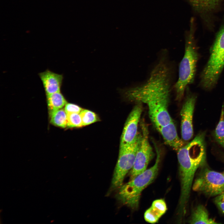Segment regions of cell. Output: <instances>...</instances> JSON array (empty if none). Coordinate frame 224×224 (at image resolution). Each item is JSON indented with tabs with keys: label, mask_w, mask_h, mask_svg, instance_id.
I'll return each mask as SVG.
<instances>
[{
	"label": "cell",
	"mask_w": 224,
	"mask_h": 224,
	"mask_svg": "<svg viewBox=\"0 0 224 224\" xmlns=\"http://www.w3.org/2000/svg\"><path fill=\"white\" fill-rule=\"evenodd\" d=\"M167 56H162L142 84L123 91L128 100L147 105L149 117L157 129L172 120L168 112L172 70Z\"/></svg>",
	"instance_id": "cell-1"
},
{
	"label": "cell",
	"mask_w": 224,
	"mask_h": 224,
	"mask_svg": "<svg viewBox=\"0 0 224 224\" xmlns=\"http://www.w3.org/2000/svg\"><path fill=\"white\" fill-rule=\"evenodd\" d=\"M205 136V132H199L193 140L177 151L181 187L177 211L180 219L186 214L196 173L206 162Z\"/></svg>",
	"instance_id": "cell-2"
},
{
	"label": "cell",
	"mask_w": 224,
	"mask_h": 224,
	"mask_svg": "<svg viewBox=\"0 0 224 224\" xmlns=\"http://www.w3.org/2000/svg\"><path fill=\"white\" fill-rule=\"evenodd\" d=\"M195 20L192 18L189 30L186 35L184 53L179 64L178 79L174 86L176 99L179 101L183 98L188 85L194 80L199 58L195 39Z\"/></svg>",
	"instance_id": "cell-3"
},
{
	"label": "cell",
	"mask_w": 224,
	"mask_h": 224,
	"mask_svg": "<svg viewBox=\"0 0 224 224\" xmlns=\"http://www.w3.org/2000/svg\"><path fill=\"white\" fill-rule=\"evenodd\" d=\"M156 150L157 156L154 165L118 189L116 197L122 204L133 209L138 207L142 192L154 180L158 173L161 153L156 147Z\"/></svg>",
	"instance_id": "cell-4"
},
{
	"label": "cell",
	"mask_w": 224,
	"mask_h": 224,
	"mask_svg": "<svg viewBox=\"0 0 224 224\" xmlns=\"http://www.w3.org/2000/svg\"><path fill=\"white\" fill-rule=\"evenodd\" d=\"M224 68V23L216 35L210 50L209 59L200 76L199 85L210 90L217 85Z\"/></svg>",
	"instance_id": "cell-5"
},
{
	"label": "cell",
	"mask_w": 224,
	"mask_h": 224,
	"mask_svg": "<svg viewBox=\"0 0 224 224\" xmlns=\"http://www.w3.org/2000/svg\"><path fill=\"white\" fill-rule=\"evenodd\" d=\"M142 137L141 133H138L132 143L120 146L118 158L111 181L112 190L119 189L122 186L126 175L132 168Z\"/></svg>",
	"instance_id": "cell-6"
},
{
	"label": "cell",
	"mask_w": 224,
	"mask_h": 224,
	"mask_svg": "<svg viewBox=\"0 0 224 224\" xmlns=\"http://www.w3.org/2000/svg\"><path fill=\"white\" fill-rule=\"evenodd\" d=\"M192 189L209 197H215L224 190V175L202 166L194 180Z\"/></svg>",
	"instance_id": "cell-7"
},
{
	"label": "cell",
	"mask_w": 224,
	"mask_h": 224,
	"mask_svg": "<svg viewBox=\"0 0 224 224\" xmlns=\"http://www.w3.org/2000/svg\"><path fill=\"white\" fill-rule=\"evenodd\" d=\"M142 135L139 147L137 152L133 166L129 173L130 180L146 170L154 153L148 140V130L144 121L140 123Z\"/></svg>",
	"instance_id": "cell-8"
},
{
	"label": "cell",
	"mask_w": 224,
	"mask_h": 224,
	"mask_svg": "<svg viewBox=\"0 0 224 224\" xmlns=\"http://www.w3.org/2000/svg\"><path fill=\"white\" fill-rule=\"evenodd\" d=\"M196 98L194 95H189L180 112L181 134L183 140L185 141L190 140L193 135V118Z\"/></svg>",
	"instance_id": "cell-9"
},
{
	"label": "cell",
	"mask_w": 224,
	"mask_h": 224,
	"mask_svg": "<svg viewBox=\"0 0 224 224\" xmlns=\"http://www.w3.org/2000/svg\"><path fill=\"white\" fill-rule=\"evenodd\" d=\"M142 103H137L129 115L121 136L120 146L130 144L137 137L138 128L142 112Z\"/></svg>",
	"instance_id": "cell-10"
},
{
	"label": "cell",
	"mask_w": 224,
	"mask_h": 224,
	"mask_svg": "<svg viewBox=\"0 0 224 224\" xmlns=\"http://www.w3.org/2000/svg\"><path fill=\"white\" fill-rule=\"evenodd\" d=\"M222 0H189L194 10L207 23L211 21Z\"/></svg>",
	"instance_id": "cell-11"
},
{
	"label": "cell",
	"mask_w": 224,
	"mask_h": 224,
	"mask_svg": "<svg viewBox=\"0 0 224 224\" xmlns=\"http://www.w3.org/2000/svg\"><path fill=\"white\" fill-rule=\"evenodd\" d=\"M46 95L60 91L63 77L49 70L39 74Z\"/></svg>",
	"instance_id": "cell-12"
},
{
	"label": "cell",
	"mask_w": 224,
	"mask_h": 224,
	"mask_svg": "<svg viewBox=\"0 0 224 224\" xmlns=\"http://www.w3.org/2000/svg\"><path fill=\"white\" fill-rule=\"evenodd\" d=\"M157 130L161 134L166 143L175 150L177 151L184 145V142L178 136L173 121Z\"/></svg>",
	"instance_id": "cell-13"
},
{
	"label": "cell",
	"mask_w": 224,
	"mask_h": 224,
	"mask_svg": "<svg viewBox=\"0 0 224 224\" xmlns=\"http://www.w3.org/2000/svg\"><path fill=\"white\" fill-rule=\"evenodd\" d=\"M167 210L166 205L163 199L156 200L145 212L144 219L148 222L155 223L165 213Z\"/></svg>",
	"instance_id": "cell-14"
},
{
	"label": "cell",
	"mask_w": 224,
	"mask_h": 224,
	"mask_svg": "<svg viewBox=\"0 0 224 224\" xmlns=\"http://www.w3.org/2000/svg\"><path fill=\"white\" fill-rule=\"evenodd\" d=\"M189 222L191 224L218 223L209 217L207 209L201 204L198 205L194 210Z\"/></svg>",
	"instance_id": "cell-15"
},
{
	"label": "cell",
	"mask_w": 224,
	"mask_h": 224,
	"mask_svg": "<svg viewBox=\"0 0 224 224\" xmlns=\"http://www.w3.org/2000/svg\"><path fill=\"white\" fill-rule=\"evenodd\" d=\"M48 105L50 111L62 109L67 103L60 91L46 95Z\"/></svg>",
	"instance_id": "cell-16"
},
{
	"label": "cell",
	"mask_w": 224,
	"mask_h": 224,
	"mask_svg": "<svg viewBox=\"0 0 224 224\" xmlns=\"http://www.w3.org/2000/svg\"><path fill=\"white\" fill-rule=\"evenodd\" d=\"M50 117L53 124L63 128L68 127L67 115L65 110L61 109L50 111Z\"/></svg>",
	"instance_id": "cell-17"
},
{
	"label": "cell",
	"mask_w": 224,
	"mask_h": 224,
	"mask_svg": "<svg viewBox=\"0 0 224 224\" xmlns=\"http://www.w3.org/2000/svg\"><path fill=\"white\" fill-rule=\"evenodd\" d=\"M219 121L214 132V137L218 143L224 148V106H222Z\"/></svg>",
	"instance_id": "cell-18"
},
{
	"label": "cell",
	"mask_w": 224,
	"mask_h": 224,
	"mask_svg": "<svg viewBox=\"0 0 224 224\" xmlns=\"http://www.w3.org/2000/svg\"><path fill=\"white\" fill-rule=\"evenodd\" d=\"M83 126L88 125L99 120L97 115L93 112L87 110H83L80 113Z\"/></svg>",
	"instance_id": "cell-19"
},
{
	"label": "cell",
	"mask_w": 224,
	"mask_h": 224,
	"mask_svg": "<svg viewBox=\"0 0 224 224\" xmlns=\"http://www.w3.org/2000/svg\"><path fill=\"white\" fill-rule=\"evenodd\" d=\"M68 127H80L83 126L82 121L80 114L69 113L67 114Z\"/></svg>",
	"instance_id": "cell-20"
},
{
	"label": "cell",
	"mask_w": 224,
	"mask_h": 224,
	"mask_svg": "<svg viewBox=\"0 0 224 224\" xmlns=\"http://www.w3.org/2000/svg\"><path fill=\"white\" fill-rule=\"evenodd\" d=\"M214 202L219 209L224 214V190L215 196Z\"/></svg>",
	"instance_id": "cell-21"
},
{
	"label": "cell",
	"mask_w": 224,
	"mask_h": 224,
	"mask_svg": "<svg viewBox=\"0 0 224 224\" xmlns=\"http://www.w3.org/2000/svg\"><path fill=\"white\" fill-rule=\"evenodd\" d=\"M64 109L67 114L77 113L80 114L83 110L79 106L72 103H67L65 106Z\"/></svg>",
	"instance_id": "cell-22"
},
{
	"label": "cell",
	"mask_w": 224,
	"mask_h": 224,
	"mask_svg": "<svg viewBox=\"0 0 224 224\" xmlns=\"http://www.w3.org/2000/svg\"><path fill=\"white\" fill-rule=\"evenodd\" d=\"M223 173V174H224V172Z\"/></svg>",
	"instance_id": "cell-23"
}]
</instances>
